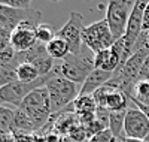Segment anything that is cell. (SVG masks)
<instances>
[{
	"label": "cell",
	"mask_w": 149,
	"mask_h": 142,
	"mask_svg": "<svg viewBox=\"0 0 149 142\" xmlns=\"http://www.w3.org/2000/svg\"><path fill=\"white\" fill-rule=\"evenodd\" d=\"M119 66H121V57L113 46L100 51V53H95V69L115 73V70Z\"/></svg>",
	"instance_id": "cell-12"
},
{
	"label": "cell",
	"mask_w": 149,
	"mask_h": 142,
	"mask_svg": "<svg viewBox=\"0 0 149 142\" xmlns=\"http://www.w3.org/2000/svg\"><path fill=\"white\" fill-rule=\"evenodd\" d=\"M124 136L133 139H145L149 136V118L137 106L127 109L124 121Z\"/></svg>",
	"instance_id": "cell-9"
},
{
	"label": "cell",
	"mask_w": 149,
	"mask_h": 142,
	"mask_svg": "<svg viewBox=\"0 0 149 142\" xmlns=\"http://www.w3.org/2000/svg\"><path fill=\"white\" fill-rule=\"evenodd\" d=\"M84 17L76 11L70 12L67 22L57 32V37L63 39L70 49V54H78L84 46L82 44V32H84Z\"/></svg>",
	"instance_id": "cell-8"
},
{
	"label": "cell",
	"mask_w": 149,
	"mask_h": 142,
	"mask_svg": "<svg viewBox=\"0 0 149 142\" xmlns=\"http://www.w3.org/2000/svg\"><path fill=\"white\" fill-rule=\"evenodd\" d=\"M67 138H70V139L74 141V142H86V141L90 139V138H88V133H86V129H85L82 124H79V123L70 129Z\"/></svg>",
	"instance_id": "cell-22"
},
{
	"label": "cell",
	"mask_w": 149,
	"mask_h": 142,
	"mask_svg": "<svg viewBox=\"0 0 149 142\" xmlns=\"http://www.w3.org/2000/svg\"><path fill=\"white\" fill-rule=\"evenodd\" d=\"M128 102H131V100L125 93L112 88V91L109 93V96L106 99V109H109L110 112L127 111L128 109Z\"/></svg>",
	"instance_id": "cell-13"
},
{
	"label": "cell",
	"mask_w": 149,
	"mask_h": 142,
	"mask_svg": "<svg viewBox=\"0 0 149 142\" xmlns=\"http://www.w3.org/2000/svg\"><path fill=\"white\" fill-rule=\"evenodd\" d=\"M131 102H133V105H134V106H137L139 109H142V111L146 114V117L149 118V105H142V103L136 102V100H131Z\"/></svg>",
	"instance_id": "cell-29"
},
{
	"label": "cell",
	"mask_w": 149,
	"mask_h": 142,
	"mask_svg": "<svg viewBox=\"0 0 149 142\" xmlns=\"http://www.w3.org/2000/svg\"><path fill=\"white\" fill-rule=\"evenodd\" d=\"M40 18L42 14L36 9H14L0 3V29H5L10 33L22 22H33L39 25Z\"/></svg>",
	"instance_id": "cell-7"
},
{
	"label": "cell",
	"mask_w": 149,
	"mask_h": 142,
	"mask_svg": "<svg viewBox=\"0 0 149 142\" xmlns=\"http://www.w3.org/2000/svg\"><path fill=\"white\" fill-rule=\"evenodd\" d=\"M15 75H17V81L19 82H34L40 78L39 72L31 63H21L15 70Z\"/></svg>",
	"instance_id": "cell-15"
},
{
	"label": "cell",
	"mask_w": 149,
	"mask_h": 142,
	"mask_svg": "<svg viewBox=\"0 0 149 142\" xmlns=\"http://www.w3.org/2000/svg\"><path fill=\"white\" fill-rule=\"evenodd\" d=\"M18 109H21L31 120L36 130H40L42 127H45L48 120H51V114H52L51 99H49V93H48L46 87L33 90L22 100L21 106Z\"/></svg>",
	"instance_id": "cell-3"
},
{
	"label": "cell",
	"mask_w": 149,
	"mask_h": 142,
	"mask_svg": "<svg viewBox=\"0 0 149 142\" xmlns=\"http://www.w3.org/2000/svg\"><path fill=\"white\" fill-rule=\"evenodd\" d=\"M143 141H145V142H149V136H148V138H145Z\"/></svg>",
	"instance_id": "cell-33"
},
{
	"label": "cell",
	"mask_w": 149,
	"mask_h": 142,
	"mask_svg": "<svg viewBox=\"0 0 149 142\" xmlns=\"http://www.w3.org/2000/svg\"><path fill=\"white\" fill-rule=\"evenodd\" d=\"M46 46V53L51 56L54 60H64L69 54H70V49H69V45L60 39V37H55L52 39L49 44L45 45Z\"/></svg>",
	"instance_id": "cell-14"
},
{
	"label": "cell",
	"mask_w": 149,
	"mask_h": 142,
	"mask_svg": "<svg viewBox=\"0 0 149 142\" xmlns=\"http://www.w3.org/2000/svg\"><path fill=\"white\" fill-rule=\"evenodd\" d=\"M134 3L136 2H131V0H110L107 3L104 20L109 24V29L115 42L122 39L125 34L128 18L134 8Z\"/></svg>",
	"instance_id": "cell-5"
},
{
	"label": "cell",
	"mask_w": 149,
	"mask_h": 142,
	"mask_svg": "<svg viewBox=\"0 0 149 142\" xmlns=\"http://www.w3.org/2000/svg\"><path fill=\"white\" fill-rule=\"evenodd\" d=\"M74 114L81 115V114H94L97 112V103L93 97V94L88 96H79L74 100Z\"/></svg>",
	"instance_id": "cell-17"
},
{
	"label": "cell",
	"mask_w": 149,
	"mask_h": 142,
	"mask_svg": "<svg viewBox=\"0 0 149 142\" xmlns=\"http://www.w3.org/2000/svg\"><path fill=\"white\" fill-rule=\"evenodd\" d=\"M45 87L49 93V99H51L52 114H61L67 105L74 103L81 91V88H78V84L69 81L60 73V66H55L54 76L46 82Z\"/></svg>",
	"instance_id": "cell-1"
},
{
	"label": "cell",
	"mask_w": 149,
	"mask_h": 142,
	"mask_svg": "<svg viewBox=\"0 0 149 142\" xmlns=\"http://www.w3.org/2000/svg\"><path fill=\"white\" fill-rule=\"evenodd\" d=\"M112 142H122V139H119V138H113V141Z\"/></svg>",
	"instance_id": "cell-32"
},
{
	"label": "cell",
	"mask_w": 149,
	"mask_h": 142,
	"mask_svg": "<svg viewBox=\"0 0 149 142\" xmlns=\"http://www.w3.org/2000/svg\"><path fill=\"white\" fill-rule=\"evenodd\" d=\"M112 141H113V135H112V132L109 130V129H106V130L91 136L86 142H112Z\"/></svg>",
	"instance_id": "cell-25"
},
{
	"label": "cell",
	"mask_w": 149,
	"mask_h": 142,
	"mask_svg": "<svg viewBox=\"0 0 149 142\" xmlns=\"http://www.w3.org/2000/svg\"><path fill=\"white\" fill-rule=\"evenodd\" d=\"M12 81H17V75H15V69L12 67V63H10V66L0 69V88L8 85Z\"/></svg>",
	"instance_id": "cell-23"
},
{
	"label": "cell",
	"mask_w": 149,
	"mask_h": 142,
	"mask_svg": "<svg viewBox=\"0 0 149 142\" xmlns=\"http://www.w3.org/2000/svg\"><path fill=\"white\" fill-rule=\"evenodd\" d=\"M122 142H145L143 139H133V138H122Z\"/></svg>",
	"instance_id": "cell-30"
},
{
	"label": "cell",
	"mask_w": 149,
	"mask_h": 142,
	"mask_svg": "<svg viewBox=\"0 0 149 142\" xmlns=\"http://www.w3.org/2000/svg\"><path fill=\"white\" fill-rule=\"evenodd\" d=\"M0 3L14 9H30V5H31L30 0H0Z\"/></svg>",
	"instance_id": "cell-24"
},
{
	"label": "cell",
	"mask_w": 149,
	"mask_h": 142,
	"mask_svg": "<svg viewBox=\"0 0 149 142\" xmlns=\"http://www.w3.org/2000/svg\"><path fill=\"white\" fill-rule=\"evenodd\" d=\"M125 114L127 111H118V112H110L109 117V130L112 132L113 138H124V121H125Z\"/></svg>",
	"instance_id": "cell-16"
},
{
	"label": "cell",
	"mask_w": 149,
	"mask_h": 142,
	"mask_svg": "<svg viewBox=\"0 0 149 142\" xmlns=\"http://www.w3.org/2000/svg\"><path fill=\"white\" fill-rule=\"evenodd\" d=\"M130 100H136L142 105H149V81H139L136 84L134 97Z\"/></svg>",
	"instance_id": "cell-21"
},
{
	"label": "cell",
	"mask_w": 149,
	"mask_h": 142,
	"mask_svg": "<svg viewBox=\"0 0 149 142\" xmlns=\"http://www.w3.org/2000/svg\"><path fill=\"white\" fill-rule=\"evenodd\" d=\"M63 142H74V141H72L70 138H64V139H63Z\"/></svg>",
	"instance_id": "cell-31"
},
{
	"label": "cell",
	"mask_w": 149,
	"mask_h": 142,
	"mask_svg": "<svg viewBox=\"0 0 149 142\" xmlns=\"http://www.w3.org/2000/svg\"><path fill=\"white\" fill-rule=\"evenodd\" d=\"M82 44L86 48H90L94 54L113 46L115 39L112 36L107 21L103 18L90 25H85L82 32Z\"/></svg>",
	"instance_id": "cell-6"
},
{
	"label": "cell",
	"mask_w": 149,
	"mask_h": 142,
	"mask_svg": "<svg viewBox=\"0 0 149 142\" xmlns=\"http://www.w3.org/2000/svg\"><path fill=\"white\" fill-rule=\"evenodd\" d=\"M93 70H95V54L85 45L81 53L69 54L60 64V73L74 84H84Z\"/></svg>",
	"instance_id": "cell-2"
},
{
	"label": "cell",
	"mask_w": 149,
	"mask_h": 142,
	"mask_svg": "<svg viewBox=\"0 0 149 142\" xmlns=\"http://www.w3.org/2000/svg\"><path fill=\"white\" fill-rule=\"evenodd\" d=\"M37 25L33 22H22L19 27H17L12 32V37H10V48L15 53H24V51L31 49L36 44V30Z\"/></svg>",
	"instance_id": "cell-10"
},
{
	"label": "cell",
	"mask_w": 149,
	"mask_h": 142,
	"mask_svg": "<svg viewBox=\"0 0 149 142\" xmlns=\"http://www.w3.org/2000/svg\"><path fill=\"white\" fill-rule=\"evenodd\" d=\"M14 117H15V111L0 106V135H8L12 130Z\"/></svg>",
	"instance_id": "cell-19"
},
{
	"label": "cell",
	"mask_w": 149,
	"mask_h": 142,
	"mask_svg": "<svg viewBox=\"0 0 149 142\" xmlns=\"http://www.w3.org/2000/svg\"><path fill=\"white\" fill-rule=\"evenodd\" d=\"M140 81H149V56L146 57L142 70H140Z\"/></svg>",
	"instance_id": "cell-27"
},
{
	"label": "cell",
	"mask_w": 149,
	"mask_h": 142,
	"mask_svg": "<svg viewBox=\"0 0 149 142\" xmlns=\"http://www.w3.org/2000/svg\"><path fill=\"white\" fill-rule=\"evenodd\" d=\"M143 32H149V3L143 14Z\"/></svg>",
	"instance_id": "cell-28"
},
{
	"label": "cell",
	"mask_w": 149,
	"mask_h": 142,
	"mask_svg": "<svg viewBox=\"0 0 149 142\" xmlns=\"http://www.w3.org/2000/svg\"><path fill=\"white\" fill-rule=\"evenodd\" d=\"M54 73H55V67H54V70L49 73V75L40 76V78L37 79V81H34V82L12 81L8 85L2 87V88H0V106H3V105H12V106H15L18 109L21 106L22 100L26 99L33 91V90L45 87L46 82L54 76Z\"/></svg>",
	"instance_id": "cell-4"
},
{
	"label": "cell",
	"mask_w": 149,
	"mask_h": 142,
	"mask_svg": "<svg viewBox=\"0 0 149 142\" xmlns=\"http://www.w3.org/2000/svg\"><path fill=\"white\" fill-rule=\"evenodd\" d=\"M12 130H18V132H34L36 127L31 123V120L24 114L21 109L15 111V117H14V123H12Z\"/></svg>",
	"instance_id": "cell-18"
},
{
	"label": "cell",
	"mask_w": 149,
	"mask_h": 142,
	"mask_svg": "<svg viewBox=\"0 0 149 142\" xmlns=\"http://www.w3.org/2000/svg\"><path fill=\"white\" fill-rule=\"evenodd\" d=\"M113 76V73L110 72H104L100 69H95L90 73V76L85 79V82L81 85V91L79 96H88V94H94V91H97L100 87L106 85L110 78Z\"/></svg>",
	"instance_id": "cell-11"
},
{
	"label": "cell",
	"mask_w": 149,
	"mask_h": 142,
	"mask_svg": "<svg viewBox=\"0 0 149 142\" xmlns=\"http://www.w3.org/2000/svg\"><path fill=\"white\" fill-rule=\"evenodd\" d=\"M10 37L12 33L5 30V29H0V51H5L8 48H10Z\"/></svg>",
	"instance_id": "cell-26"
},
{
	"label": "cell",
	"mask_w": 149,
	"mask_h": 142,
	"mask_svg": "<svg viewBox=\"0 0 149 142\" xmlns=\"http://www.w3.org/2000/svg\"><path fill=\"white\" fill-rule=\"evenodd\" d=\"M34 33H36L37 42L43 44V45L49 44L52 39H55V37H57V32H55L49 24H39V25L36 27Z\"/></svg>",
	"instance_id": "cell-20"
}]
</instances>
